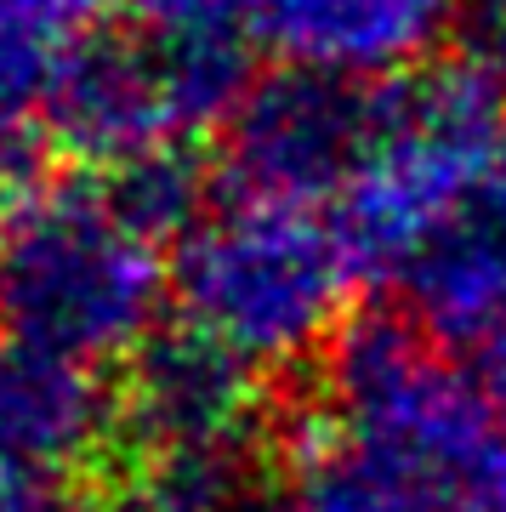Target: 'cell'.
Wrapping results in <instances>:
<instances>
[{"mask_svg": "<svg viewBox=\"0 0 506 512\" xmlns=\"http://www.w3.org/2000/svg\"><path fill=\"white\" fill-rule=\"evenodd\" d=\"M40 120H46L52 148L74 154L80 165H97V171H114L160 143H182L160 97V80L148 69L137 35L126 29V18L103 23L97 35L74 46Z\"/></svg>", "mask_w": 506, "mask_h": 512, "instance_id": "cell-4", "label": "cell"}, {"mask_svg": "<svg viewBox=\"0 0 506 512\" xmlns=\"http://www.w3.org/2000/svg\"><path fill=\"white\" fill-rule=\"evenodd\" d=\"M86 427V382L74 359L35 342H0V450L52 456L69 450Z\"/></svg>", "mask_w": 506, "mask_h": 512, "instance_id": "cell-7", "label": "cell"}, {"mask_svg": "<svg viewBox=\"0 0 506 512\" xmlns=\"http://www.w3.org/2000/svg\"><path fill=\"white\" fill-rule=\"evenodd\" d=\"M387 126V86L370 92L342 69L285 63L228 114V171L251 200H308L370 165Z\"/></svg>", "mask_w": 506, "mask_h": 512, "instance_id": "cell-2", "label": "cell"}, {"mask_svg": "<svg viewBox=\"0 0 506 512\" xmlns=\"http://www.w3.org/2000/svg\"><path fill=\"white\" fill-rule=\"evenodd\" d=\"M182 302L222 336L273 342L302 330L330 291V245L290 200H251L194 222L177 268Z\"/></svg>", "mask_w": 506, "mask_h": 512, "instance_id": "cell-3", "label": "cell"}, {"mask_svg": "<svg viewBox=\"0 0 506 512\" xmlns=\"http://www.w3.org/2000/svg\"><path fill=\"white\" fill-rule=\"evenodd\" d=\"M262 52L285 63L364 74L433 35L444 0H239Z\"/></svg>", "mask_w": 506, "mask_h": 512, "instance_id": "cell-5", "label": "cell"}, {"mask_svg": "<svg viewBox=\"0 0 506 512\" xmlns=\"http://www.w3.org/2000/svg\"><path fill=\"white\" fill-rule=\"evenodd\" d=\"M103 183H109L114 205L148 239H160V234H177V228H188L199 217L205 165L194 160L188 143H160V148H148V154H137V160L103 171Z\"/></svg>", "mask_w": 506, "mask_h": 512, "instance_id": "cell-8", "label": "cell"}, {"mask_svg": "<svg viewBox=\"0 0 506 512\" xmlns=\"http://www.w3.org/2000/svg\"><path fill=\"white\" fill-rule=\"evenodd\" d=\"M160 296L154 239L97 177H35L0 200V325L46 353H114Z\"/></svg>", "mask_w": 506, "mask_h": 512, "instance_id": "cell-1", "label": "cell"}, {"mask_svg": "<svg viewBox=\"0 0 506 512\" xmlns=\"http://www.w3.org/2000/svg\"><path fill=\"white\" fill-rule=\"evenodd\" d=\"M120 12L126 0H0V120H40L69 52Z\"/></svg>", "mask_w": 506, "mask_h": 512, "instance_id": "cell-6", "label": "cell"}]
</instances>
